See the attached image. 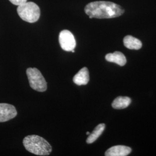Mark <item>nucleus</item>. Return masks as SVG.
Returning <instances> with one entry per match:
<instances>
[{
    "instance_id": "obj_1",
    "label": "nucleus",
    "mask_w": 156,
    "mask_h": 156,
    "mask_svg": "<svg viewBox=\"0 0 156 156\" xmlns=\"http://www.w3.org/2000/svg\"><path fill=\"white\" fill-rule=\"evenodd\" d=\"M84 11L90 19H110L122 15L124 10L113 2L100 1L88 4L84 8Z\"/></svg>"
},
{
    "instance_id": "obj_2",
    "label": "nucleus",
    "mask_w": 156,
    "mask_h": 156,
    "mask_svg": "<svg viewBox=\"0 0 156 156\" xmlns=\"http://www.w3.org/2000/svg\"><path fill=\"white\" fill-rule=\"evenodd\" d=\"M23 144L27 151L38 156H48L52 151L51 146L44 138L36 135L26 136Z\"/></svg>"
},
{
    "instance_id": "obj_3",
    "label": "nucleus",
    "mask_w": 156,
    "mask_h": 156,
    "mask_svg": "<svg viewBox=\"0 0 156 156\" xmlns=\"http://www.w3.org/2000/svg\"><path fill=\"white\" fill-rule=\"evenodd\" d=\"M17 12L22 20L31 23L38 21L41 13L39 6L33 2H26L18 6Z\"/></svg>"
},
{
    "instance_id": "obj_4",
    "label": "nucleus",
    "mask_w": 156,
    "mask_h": 156,
    "mask_svg": "<svg viewBox=\"0 0 156 156\" xmlns=\"http://www.w3.org/2000/svg\"><path fill=\"white\" fill-rule=\"evenodd\" d=\"M26 73L28 77L30 87L36 91L44 92L47 89V83L45 78L39 70L36 68H29Z\"/></svg>"
},
{
    "instance_id": "obj_5",
    "label": "nucleus",
    "mask_w": 156,
    "mask_h": 156,
    "mask_svg": "<svg viewBox=\"0 0 156 156\" xmlns=\"http://www.w3.org/2000/svg\"><path fill=\"white\" fill-rule=\"evenodd\" d=\"M59 43L62 49L67 51L74 50L76 45L73 33L67 30H62L59 35Z\"/></svg>"
},
{
    "instance_id": "obj_6",
    "label": "nucleus",
    "mask_w": 156,
    "mask_h": 156,
    "mask_svg": "<svg viewBox=\"0 0 156 156\" xmlns=\"http://www.w3.org/2000/svg\"><path fill=\"white\" fill-rule=\"evenodd\" d=\"M15 107L8 104H0V122H5L16 116Z\"/></svg>"
},
{
    "instance_id": "obj_7",
    "label": "nucleus",
    "mask_w": 156,
    "mask_h": 156,
    "mask_svg": "<svg viewBox=\"0 0 156 156\" xmlns=\"http://www.w3.org/2000/svg\"><path fill=\"white\" fill-rule=\"evenodd\" d=\"M131 149L126 146L117 145L108 149L105 155L106 156H126L131 152Z\"/></svg>"
},
{
    "instance_id": "obj_8",
    "label": "nucleus",
    "mask_w": 156,
    "mask_h": 156,
    "mask_svg": "<svg viewBox=\"0 0 156 156\" xmlns=\"http://www.w3.org/2000/svg\"><path fill=\"white\" fill-rule=\"evenodd\" d=\"M89 73L86 67H83L73 78V81L78 86L86 85L89 81Z\"/></svg>"
},
{
    "instance_id": "obj_9",
    "label": "nucleus",
    "mask_w": 156,
    "mask_h": 156,
    "mask_svg": "<svg viewBox=\"0 0 156 156\" xmlns=\"http://www.w3.org/2000/svg\"><path fill=\"white\" fill-rule=\"evenodd\" d=\"M106 61L114 62L120 66H124L126 64V58L120 51H115L113 53L107 54L105 56Z\"/></svg>"
},
{
    "instance_id": "obj_10",
    "label": "nucleus",
    "mask_w": 156,
    "mask_h": 156,
    "mask_svg": "<svg viewBox=\"0 0 156 156\" xmlns=\"http://www.w3.org/2000/svg\"><path fill=\"white\" fill-rule=\"evenodd\" d=\"M124 46L129 49L138 50L142 48V44L140 39H137L133 36L127 35L123 39Z\"/></svg>"
},
{
    "instance_id": "obj_11",
    "label": "nucleus",
    "mask_w": 156,
    "mask_h": 156,
    "mask_svg": "<svg viewBox=\"0 0 156 156\" xmlns=\"http://www.w3.org/2000/svg\"><path fill=\"white\" fill-rule=\"evenodd\" d=\"M131 102L130 98L127 97H118L113 101L112 106L114 109H121L128 107Z\"/></svg>"
},
{
    "instance_id": "obj_12",
    "label": "nucleus",
    "mask_w": 156,
    "mask_h": 156,
    "mask_svg": "<svg viewBox=\"0 0 156 156\" xmlns=\"http://www.w3.org/2000/svg\"><path fill=\"white\" fill-rule=\"evenodd\" d=\"M105 128V124L104 123H101L98 124L94 129L93 130V131L92 132V133L89 134V136H88V138L86 140V142L88 144H92L93 142H94L96 140H97L100 136L102 133H103V131H104Z\"/></svg>"
},
{
    "instance_id": "obj_13",
    "label": "nucleus",
    "mask_w": 156,
    "mask_h": 156,
    "mask_svg": "<svg viewBox=\"0 0 156 156\" xmlns=\"http://www.w3.org/2000/svg\"><path fill=\"white\" fill-rule=\"evenodd\" d=\"M9 1L15 5H20L27 2V0H9Z\"/></svg>"
},
{
    "instance_id": "obj_14",
    "label": "nucleus",
    "mask_w": 156,
    "mask_h": 156,
    "mask_svg": "<svg viewBox=\"0 0 156 156\" xmlns=\"http://www.w3.org/2000/svg\"><path fill=\"white\" fill-rule=\"evenodd\" d=\"M90 134V133L89 132H87V133H86L87 135H89Z\"/></svg>"
}]
</instances>
